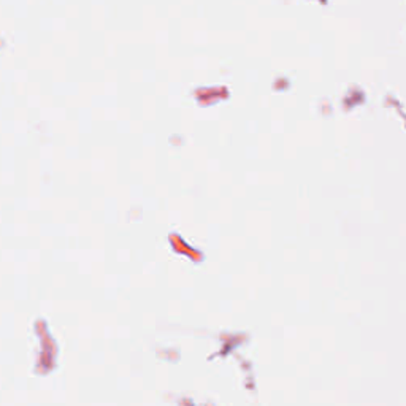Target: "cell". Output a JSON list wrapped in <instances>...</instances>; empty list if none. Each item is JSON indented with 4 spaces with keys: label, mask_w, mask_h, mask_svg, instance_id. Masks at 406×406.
<instances>
[]
</instances>
